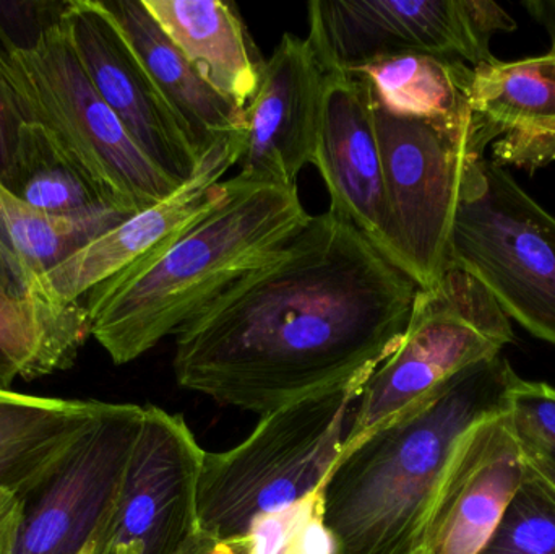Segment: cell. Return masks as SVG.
Here are the masks:
<instances>
[{
	"mask_svg": "<svg viewBox=\"0 0 555 554\" xmlns=\"http://www.w3.org/2000/svg\"><path fill=\"white\" fill-rule=\"evenodd\" d=\"M517 376L504 355L475 364L343 452L323 485L336 554H413L456 441Z\"/></svg>",
	"mask_w": 555,
	"mask_h": 554,
	"instance_id": "obj_3",
	"label": "cell"
},
{
	"mask_svg": "<svg viewBox=\"0 0 555 554\" xmlns=\"http://www.w3.org/2000/svg\"><path fill=\"white\" fill-rule=\"evenodd\" d=\"M207 554H240L231 545H227V543H217L214 549L210 550Z\"/></svg>",
	"mask_w": 555,
	"mask_h": 554,
	"instance_id": "obj_36",
	"label": "cell"
},
{
	"mask_svg": "<svg viewBox=\"0 0 555 554\" xmlns=\"http://www.w3.org/2000/svg\"><path fill=\"white\" fill-rule=\"evenodd\" d=\"M246 146L244 130L218 140L202 156L191 181L169 197L130 215L117 227L75 250L44 275L29 283L28 292L62 305L80 302L94 286L135 262L163 241L210 214L227 194L223 178L240 165Z\"/></svg>",
	"mask_w": 555,
	"mask_h": 554,
	"instance_id": "obj_14",
	"label": "cell"
},
{
	"mask_svg": "<svg viewBox=\"0 0 555 554\" xmlns=\"http://www.w3.org/2000/svg\"><path fill=\"white\" fill-rule=\"evenodd\" d=\"M23 513L25 501L12 491L0 490V554L15 553Z\"/></svg>",
	"mask_w": 555,
	"mask_h": 554,
	"instance_id": "obj_30",
	"label": "cell"
},
{
	"mask_svg": "<svg viewBox=\"0 0 555 554\" xmlns=\"http://www.w3.org/2000/svg\"><path fill=\"white\" fill-rule=\"evenodd\" d=\"M514 342L511 319L486 286L465 270H447L434 288L417 293L403 342L356 403L343 452Z\"/></svg>",
	"mask_w": 555,
	"mask_h": 554,
	"instance_id": "obj_7",
	"label": "cell"
},
{
	"mask_svg": "<svg viewBox=\"0 0 555 554\" xmlns=\"http://www.w3.org/2000/svg\"><path fill=\"white\" fill-rule=\"evenodd\" d=\"M106 405L25 394L0 400V490L29 500L67 461Z\"/></svg>",
	"mask_w": 555,
	"mask_h": 554,
	"instance_id": "obj_18",
	"label": "cell"
},
{
	"mask_svg": "<svg viewBox=\"0 0 555 554\" xmlns=\"http://www.w3.org/2000/svg\"><path fill=\"white\" fill-rule=\"evenodd\" d=\"M0 286L9 292L18 293V295L28 292L15 259L2 243H0Z\"/></svg>",
	"mask_w": 555,
	"mask_h": 554,
	"instance_id": "obj_32",
	"label": "cell"
},
{
	"mask_svg": "<svg viewBox=\"0 0 555 554\" xmlns=\"http://www.w3.org/2000/svg\"><path fill=\"white\" fill-rule=\"evenodd\" d=\"M527 477L507 409L473 423L447 462L413 554H481Z\"/></svg>",
	"mask_w": 555,
	"mask_h": 554,
	"instance_id": "obj_13",
	"label": "cell"
},
{
	"mask_svg": "<svg viewBox=\"0 0 555 554\" xmlns=\"http://www.w3.org/2000/svg\"><path fill=\"white\" fill-rule=\"evenodd\" d=\"M127 41L191 137L198 155L244 130L243 109L210 87L159 28L143 0H104Z\"/></svg>",
	"mask_w": 555,
	"mask_h": 554,
	"instance_id": "obj_19",
	"label": "cell"
},
{
	"mask_svg": "<svg viewBox=\"0 0 555 554\" xmlns=\"http://www.w3.org/2000/svg\"><path fill=\"white\" fill-rule=\"evenodd\" d=\"M0 182L20 201L49 214L120 211L98 194L41 126L28 120H23L16 130L9 166Z\"/></svg>",
	"mask_w": 555,
	"mask_h": 554,
	"instance_id": "obj_23",
	"label": "cell"
},
{
	"mask_svg": "<svg viewBox=\"0 0 555 554\" xmlns=\"http://www.w3.org/2000/svg\"><path fill=\"white\" fill-rule=\"evenodd\" d=\"M22 123L15 101L0 78V179L5 175L13 143H15L16 130Z\"/></svg>",
	"mask_w": 555,
	"mask_h": 554,
	"instance_id": "obj_31",
	"label": "cell"
},
{
	"mask_svg": "<svg viewBox=\"0 0 555 554\" xmlns=\"http://www.w3.org/2000/svg\"><path fill=\"white\" fill-rule=\"evenodd\" d=\"M215 545H217V543H215L214 540L208 539L207 536L201 533V537H198V539L189 546L188 552L184 554H207Z\"/></svg>",
	"mask_w": 555,
	"mask_h": 554,
	"instance_id": "obj_35",
	"label": "cell"
},
{
	"mask_svg": "<svg viewBox=\"0 0 555 554\" xmlns=\"http://www.w3.org/2000/svg\"><path fill=\"white\" fill-rule=\"evenodd\" d=\"M326 72L309 39L284 33L266 59L259 87L244 107L241 171L294 185L312 165Z\"/></svg>",
	"mask_w": 555,
	"mask_h": 554,
	"instance_id": "obj_16",
	"label": "cell"
},
{
	"mask_svg": "<svg viewBox=\"0 0 555 554\" xmlns=\"http://www.w3.org/2000/svg\"><path fill=\"white\" fill-rule=\"evenodd\" d=\"M62 23L85 74L133 142L176 185L191 181L202 156L104 0H70Z\"/></svg>",
	"mask_w": 555,
	"mask_h": 554,
	"instance_id": "obj_12",
	"label": "cell"
},
{
	"mask_svg": "<svg viewBox=\"0 0 555 554\" xmlns=\"http://www.w3.org/2000/svg\"><path fill=\"white\" fill-rule=\"evenodd\" d=\"M312 165L345 218L393 262L374 98L354 74H326Z\"/></svg>",
	"mask_w": 555,
	"mask_h": 554,
	"instance_id": "obj_15",
	"label": "cell"
},
{
	"mask_svg": "<svg viewBox=\"0 0 555 554\" xmlns=\"http://www.w3.org/2000/svg\"><path fill=\"white\" fill-rule=\"evenodd\" d=\"M145 407L107 403L67 461L25 501L13 554H88L109 516Z\"/></svg>",
	"mask_w": 555,
	"mask_h": 554,
	"instance_id": "obj_11",
	"label": "cell"
},
{
	"mask_svg": "<svg viewBox=\"0 0 555 554\" xmlns=\"http://www.w3.org/2000/svg\"><path fill=\"white\" fill-rule=\"evenodd\" d=\"M420 285L332 210L176 334L182 389L263 416L371 379L410 325Z\"/></svg>",
	"mask_w": 555,
	"mask_h": 554,
	"instance_id": "obj_1",
	"label": "cell"
},
{
	"mask_svg": "<svg viewBox=\"0 0 555 554\" xmlns=\"http://www.w3.org/2000/svg\"><path fill=\"white\" fill-rule=\"evenodd\" d=\"M525 7L530 10L534 18L540 20L546 26L551 38H553L551 51L555 52V2H525Z\"/></svg>",
	"mask_w": 555,
	"mask_h": 554,
	"instance_id": "obj_34",
	"label": "cell"
},
{
	"mask_svg": "<svg viewBox=\"0 0 555 554\" xmlns=\"http://www.w3.org/2000/svg\"><path fill=\"white\" fill-rule=\"evenodd\" d=\"M494 162L520 168H543L555 159V119L514 130L492 143Z\"/></svg>",
	"mask_w": 555,
	"mask_h": 554,
	"instance_id": "obj_29",
	"label": "cell"
},
{
	"mask_svg": "<svg viewBox=\"0 0 555 554\" xmlns=\"http://www.w3.org/2000/svg\"><path fill=\"white\" fill-rule=\"evenodd\" d=\"M207 452L181 413L145 405L142 431L93 554H184L201 537Z\"/></svg>",
	"mask_w": 555,
	"mask_h": 554,
	"instance_id": "obj_10",
	"label": "cell"
},
{
	"mask_svg": "<svg viewBox=\"0 0 555 554\" xmlns=\"http://www.w3.org/2000/svg\"><path fill=\"white\" fill-rule=\"evenodd\" d=\"M0 78L22 120L41 126L98 194L124 214L145 210L181 188L140 150L94 90L62 18L33 48L0 46Z\"/></svg>",
	"mask_w": 555,
	"mask_h": 554,
	"instance_id": "obj_5",
	"label": "cell"
},
{
	"mask_svg": "<svg viewBox=\"0 0 555 554\" xmlns=\"http://www.w3.org/2000/svg\"><path fill=\"white\" fill-rule=\"evenodd\" d=\"M201 220L94 286L81 302L90 334L129 364L178 334L237 280L269 262L309 223L297 185L240 171Z\"/></svg>",
	"mask_w": 555,
	"mask_h": 554,
	"instance_id": "obj_2",
	"label": "cell"
},
{
	"mask_svg": "<svg viewBox=\"0 0 555 554\" xmlns=\"http://www.w3.org/2000/svg\"><path fill=\"white\" fill-rule=\"evenodd\" d=\"M127 217L130 215L116 210L49 214L20 201L0 182V243L15 259L26 289L36 276L44 275Z\"/></svg>",
	"mask_w": 555,
	"mask_h": 554,
	"instance_id": "obj_24",
	"label": "cell"
},
{
	"mask_svg": "<svg viewBox=\"0 0 555 554\" xmlns=\"http://www.w3.org/2000/svg\"><path fill=\"white\" fill-rule=\"evenodd\" d=\"M525 454H527V467L530 474L555 490V462L531 452L525 451Z\"/></svg>",
	"mask_w": 555,
	"mask_h": 554,
	"instance_id": "obj_33",
	"label": "cell"
},
{
	"mask_svg": "<svg viewBox=\"0 0 555 554\" xmlns=\"http://www.w3.org/2000/svg\"><path fill=\"white\" fill-rule=\"evenodd\" d=\"M452 267L481 282L508 319L555 347V217L494 159H478L466 172Z\"/></svg>",
	"mask_w": 555,
	"mask_h": 554,
	"instance_id": "obj_6",
	"label": "cell"
},
{
	"mask_svg": "<svg viewBox=\"0 0 555 554\" xmlns=\"http://www.w3.org/2000/svg\"><path fill=\"white\" fill-rule=\"evenodd\" d=\"M384 162L391 254L420 285L430 289L450 267V243L466 172L486 158L473 120L436 123L393 116L374 103Z\"/></svg>",
	"mask_w": 555,
	"mask_h": 554,
	"instance_id": "obj_8",
	"label": "cell"
},
{
	"mask_svg": "<svg viewBox=\"0 0 555 554\" xmlns=\"http://www.w3.org/2000/svg\"><path fill=\"white\" fill-rule=\"evenodd\" d=\"M18 392H13V390H0V400L12 399Z\"/></svg>",
	"mask_w": 555,
	"mask_h": 554,
	"instance_id": "obj_37",
	"label": "cell"
},
{
	"mask_svg": "<svg viewBox=\"0 0 555 554\" xmlns=\"http://www.w3.org/2000/svg\"><path fill=\"white\" fill-rule=\"evenodd\" d=\"M365 384L263 415L236 448L207 452L198 481L202 533L236 549L254 520L287 510L323 487L341 458Z\"/></svg>",
	"mask_w": 555,
	"mask_h": 554,
	"instance_id": "obj_4",
	"label": "cell"
},
{
	"mask_svg": "<svg viewBox=\"0 0 555 554\" xmlns=\"http://www.w3.org/2000/svg\"><path fill=\"white\" fill-rule=\"evenodd\" d=\"M505 409L525 451L555 462V387L517 376Z\"/></svg>",
	"mask_w": 555,
	"mask_h": 554,
	"instance_id": "obj_27",
	"label": "cell"
},
{
	"mask_svg": "<svg viewBox=\"0 0 555 554\" xmlns=\"http://www.w3.org/2000/svg\"><path fill=\"white\" fill-rule=\"evenodd\" d=\"M67 2H0V46L33 48L55 23L61 22Z\"/></svg>",
	"mask_w": 555,
	"mask_h": 554,
	"instance_id": "obj_28",
	"label": "cell"
},
{
	"mask_svg": "<svg viewBox=\"0 0 555 554\" xmlns=\"http://www.w3.org/2000/svg\"><path fill=\"white\" fill-rule=\"evenodd\" d=\"M309 39L326 74H354L401 54L459 59L469 67L498 61L491 39L515 20L489 0H313Z\"/></svg>",
	"mask_w": 555,
	"mask_h": 554,
	"instance_id": "obj_9",
	"label": "cell"
},
{
	"mask_svg": "<svg viewBox=\"0 0 555 554\" xmlns=\"http://www.w3.org/2000/svg\"><path fill=\"white\" fill-rule=\"evenodd\" d=\"M354 75L365 81L374 103L393 116L452 124L473 120V67L459 59L413 52L372 62Z\"/></svg>",
	"mask_w": 555,
	"mask_h": 554,
	"instance_id": "obj_21",
	"label": "cell"
},
{
	"mask_svg": "<svg viewBox=\"0 0 555 554\" xmlns=\"http://www.w3.org/2000/svg\"><path fill=\"white\" fill-rule=\"evenodd\" d=\"M481 554H555V490L528 471Z\"/></svg>",
	"mask_w": 555,
	"mask_h": 554,
	"instance_id": "obj_26",
	"label": "cell"
},
{
	"mask_svg": "<svg viewBox=\"0 0 555 554\" xmlns=\"http://www.w3.org/2000/svg\"><path fill=\"white\" fill-rule=\"evenodd\" d=\"M159 28L198 75L244 111L266 59L236 3L223 0H143Z\"/></svg>",
	"mask_w": 555,
	"mask_h": 554,
	"instance_id": "obj_17",
	"label": "cell"
},
{
	"mask_svg": "<svg viewBox=\"0 0 555 554\" xmlns=\"http://www.w3.org/2000/svg\"><path fill=\"white\" fill-rule=\"evenodd\" d=\"M241 554H336L323 517V487L280 513L254 520Z\"/></svg>",
	"mask_w": 555,
	"mask_h": 554,
	"instance_id": "obj_25",
	"label": "cell"
},
{
	"mask_svg": "<svg viewBox=\"0 0 555 554\" xmlns=\"http://www.w3.org/2000/svg\"><path fill=\"white\" fill-rule=\"evenodd\" d=\"M90 337L83 302L62 305L0 286V390L70 370Z\"/></svg>",
	"mask_w": 555,
	"mask_h": 554,
	"instance_id": "obj_20",
	"label": "cell"
},
{
	"mask_svg": "<svg viewBox=\"0 0 555 554\" xmlns=\"http://www.w3.org/2000/svg\"><path fill=\"white\" fill-rule=\"evenodd\" d=\"M473 132L482 149L533 124L555 119V52L473 67Z\"/></svg>",
	"mask_w": 555,
	"mask_h": 554,
	"instance_id": "obj_22",
	"label": "cell"
},
{
	"mask_svg": "<svg viewBox=\"0 0 555 554\" xmlns=\"http://www.w3.org/2000/svg\"><path fill=\"white\" fill-rule=\"evenodd\" d=\"M88 554H93V553H88Z\"/></svg>",
	"mask_w": 555,
	"mask_h": 554,
	"instance_id": "obj_38",
	"label": "cell"
}]
</instances>
